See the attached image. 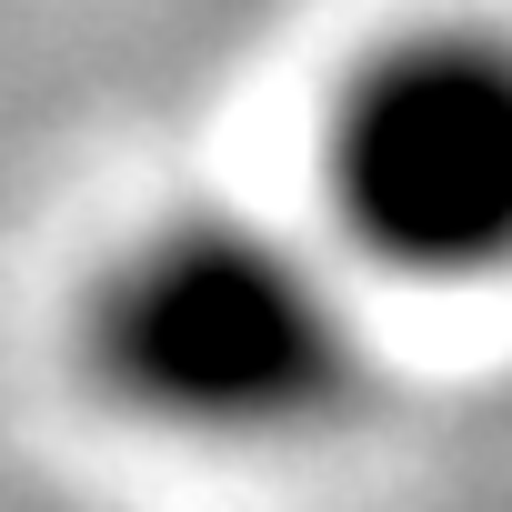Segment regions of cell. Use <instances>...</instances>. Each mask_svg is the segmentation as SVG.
Here are the masks:
<instances>
[{"label":"cell","instance_id":"cell-1","mask_svg":"<svg viewBox=\"0 0 512 512\" xmlns=\"http://www.w3.org/2000/svg\"><path fill=\"white\" fill-rule=\"evenodd\" d=\"M81 382L191 452H292L352 422L372 382L362 292L322 241L262 211H161L101 251L71 322Z\"/></svg>","mask_w":512,"mask_h":512},{"label":"cell","instance_id":"cell-2","mask_svg":"<svg viewBox=\"0 0 512 512\" xmlns=\"http://www.w3.org/2000/svg\"><path fill=\"white\" fill-rule=\"evenodd\" d=\"M332 262L412 292L512 282V21L382 31L322 101Z\"/></svg>","mask_w":512,"mask_h":512}]
</instances>
